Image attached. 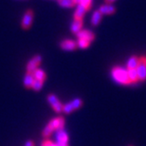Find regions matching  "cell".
Here are the masks:
<instances>
[{
    "mask_svg": "<svg viewBox=\"0 0 146 146\" xmlns=\"http://www.w3.org/2000/svg\"><path fill=\"white\" fill-rule=\"evenodd\" d=\"M64 126H65V119H64V117L60 116V117H57V118L52 119L51 121L46 125L45 128H44V130L42 132V136L45 139L48 138L53 131L63 129Z\"/></svg>",
    "mask_w": 146,
    "mask_h": 146,
    "instance_id": "6da1fadb",
    "label": "cell"
},
{
    "mask_svg": "<svg viewBox=\"0 0 146 146\" xmlns=\"http://www.w3.org/2000/svg\"><path fill=\"white\" fill-rule=\"evenodd\" d=\"M111 75L117 83L123 84V86L131 84V82L127 74V69L122 68L121 66H114L111 70Z\"/></svg>",
    "mask_w": 146,
    "mask_h": 146,
    "instance_id": "7a4b0ae2",
    "label": "cell"
},
{
    "mask_svg": "<svg viewBox=\"0 0 146 146\" xmlns=\"http://www.w3.org/2000/svg\"><path fill=\"white\" fill-rule=\"evenodd\" d=\"M137 72H138L139 81L144 82L146 81V57H139V61L137 66Z\"/></svg>",
    "mask_w": 146,
    "mask_h": 146,
    "instance_id": "3957f363",
    "label": "cell"
},
{
    "mask_svg": "<svg viewBox=\"0 0 146 146\" xmlns=\"http://www.w3.org/2000/svg\"><path fill=\"white\" fill-rule=\"evenodd\" d=\"M46 100H48V104H50L51 107L53 108V110L56 113H61L63 109V104L60 102V100L58 99V97L54 94H48V97H46Z\"/></svg>",
    "mask_w": 146,
    "mask_h": 146,
    "instance_id": "277c9868",
    "label": "cell"
},
{
    "mask_svg": "<svg viewBox=\"0 0 146 146\" xmlns=\"http://www.w3.org/2000/svg\"><path fill=\"white\" fill-rule=\"evenodd\" d=\"M33 21V11L31 10H28L25 13L24 16H23L22 22H21V27L24 30H29L31 27Z\"/></svg>",
    "mask_w": 146,
    "mask_h": 146,
    "instance_id": "5b68a950",
    "label": "cell"
},
{
    "mask_svg": "<svg viewBox=\"0 0 146 146\" xmlns=\"http://www.w3.org/2000/svg\"><path fill=\"white\" fill-rule=\"evenodd\" d=\"M41 62H42V57L40 55H35L34 57H33L29 61L27 65V72H33L36 68H38Z\"/></svg>",
    "mask_w": 146,
    "mask_h": 146,
    "instance_id": "8992f818",
    "label": "cell"
},
{
    "mask_svg": "<svg viewBox=\"0 0 146 146\" xmlns=\"http://www.w3.org/2000/svg\"><path fill=\"white\" fill-rule=\"evenodd\" d=\"M60 46H61V48L64 49V50L71 51V50H74V49L77 48V43L74 42L73 40H69V39L64 40L63 42H61Z\"/></svg>",
    "mask_w": 146,
    "mask_h": 146,
    "instance_id": "52a82bcc",
    "label": "cell"
},
{
    "mask_svg": "<svg viewBox=\"0 0 146 146\" xmlns=\"http://www.w3.org/2000/svg\"><path fill=\"white\" fill-rule=\"evenodd\" d=\"M77 37L81 38V39H86V40L90 41V42H92V41H94V39H95V34L88 30H81L77 33Z\"/></svg>",
    "mask_w": 146,
    "mask_h": 146,
    "instance_id": "ba28073f",
    "label": "cell"
},
{
    "mask_svg": "<svg viewBox=\"0 0 146 146\" xmlns=\"http://www.w3.org/2000/svg\"><path fill=\"white\" fill-rule=\"evenodd\" d=\"M99 11H101L102 14H106V15H110V14H113L116 11V8L114 7L112 4H106L101 6Z\"/></svg>",
    "mask_w": 146,
    "mask_h": 146,
    "instance_id": "9c48e42d",
    "label": "cell"
},
{
    "mask_svg": "<svg viewBox=\"0 0 146 146\" xmlns=\"http://www.w3.org/2000/svg\"><path fill=\"white\" fill-rule=\"evenodd\" d=\"M56 139H57L58 142H66V143H68V135L64 128L63 129H60V130L56 131Z\"/></svg>",
    "mask_w": 146,
    "mask_h": 146,
    "instance_id": "30bf717a",
    "label": "cell"
},
{
    "mask_svg": "<svg viewBox=\"0 0 146 146\" xmlns=\"http://www.w3.org/2000/svg\"><path fill=\"white\" fill-rule=\"evenodd\" d=\"M126 69L131 84H135L137 83H139V76H138V72H137V69L136 68H126Z\"/></svg>",
    "mask_w": 146,
    "mask_h": 146,
    "instance_id": "8fae6325",
    "label": "cell"
},
{
    "mask_svg": "<svg viewBox=\"0 0 146 146\" xmlns=\"http://www.w3.org/2000/svg\"><path fill=\"white\" fill-rule=\"evenodd\" d=\"M34 80L35 79L33 77V72H27L24 77V86L26 88H31Z\"/></svg>",
    "mask_w": 146,
    "mask_h": 146,
    "instance_id": "7c38bea8",
    "label": "cell"
},
{
    "mask_svg": "<svg viewBox=\"0 0 146 146\" xmlns=\"http://www.w3.org/2000/svg\"><path fill=\"white\" fill-rule=\"evenodd\" d=\"M82 28H83V19H74L70 27L72 33L77 34L82 30Z\"/></svg>",
    "mask_w": 146,
    "mask_h": 146,
    "instance_id": "4fadbf2b",
    "label": "cell"
},
{
    "mask_svg": "<svg viewBox=\"0 0 146 146\" xmlns=\"http://www.w3.org/2000/svg\"><path fill=\"white\" fill-rule=\"evenodd\" d=\"M33 77L35 80H39V81H42V82H45L46 79V72L41 68H36L35 70L33 72Z\"/></svg>",
    "mask_w": 146,
    "mask_h": 146,
    "instance_id": "5bb4252c",
    "label": "cell"
},
{
    "mask_svg": "<svg viewBox=\"0 0 146 146\" xmlns=\"http://www.w3.org/2000/svg\"><path fill=\"white\" fill-rule=\"evenodd\" d=\"M87 10L84 7L83 5L78 4V7L76 9L75 13H74V19H83V17L86 13V11Z\"/></svg>",
    "mask_w": 146,
    "mask_h": 146,
    "instance_id": "9a60e30c",
    "label": "cell"
},
{
    "mask_svg": "<svg viewBox=\"0 0 146 146\" xmlns=\"http://www.w3.org/2000/svg\"><path fill=\"white\" fill-rule=\"evenodd\" d=\"M102 18H103V14L101 13V11L99 10L95 11L91 18V24L93 26H98L100 24V22L102 21Z\"/></svg>",
    "mask_w": 146,
    "mask_h": 146,
    "instance_id": "2e32d148",
    "label": "cell"
},
{
    "mask_svg": "<svg viewBox=\"0 0 146 146\" xmlns=\"http://www.w3.org/2000/svg\"><path fill=\"white\" fill-rule=\"evenodd\" d=\"M139 61V57L138 56H131L127 62V68H137Z\"/></svg>",
    "mask_w": 146,
    "mask_h": 146,
    "instance_id": "e0dca14e",
    "label": "cell"
},
{
    "mask_svg": "<svg viewBox=\"0 0 146 146\" xmlns=\"http://www.w3.org/2000/svg\"><path fill=\"white\" fill-rule=\"evenodd\" d=\"M58 3L61 7L64 8H72L75 5L74 0H58Z\"/></svg>",
    "mask_w": 146,
    "mask_h": 146,
    "instance_id": "ac0fdd59",
    "label": "cell"
},
{
    "mask_svg": "<svg viewBox=\"0 0 146 146\" xmlns=\"http://www.w3.org/2000/svg\"><path fill=\"white\" fill-rule=\"evenodd\" d=\"M91 44V42L88 40H86V39H81V38H78V41H77V46L79 48H87L89 46V45Z\"/></svg>",
    "mask_w": 146,
    "mask_h": 146,
    "instance_id": "d6986e66",
    "label": "cell"
},
{
    "mask_svg": "<svg viewBox=\"0 0 146 146\" xmlns=\"http://www.w3.org/2000/svg\"><path fill=\"white\" fill-rule=\"evenodd\" d=\"M43 84H44V82L39 81V80H34L31 88H33L34 91H40L43 87Z\"/></svg>",
    "mask_w": 146,
    "mask_h": 146,
    "instance_id": "ffe728a7",
    "label": "cell"
},
{
    "mask_svg": "<svg viewBox=\"0 0 146 146\" xmlns=\"http://www.w3.org/2000/svg\"><path fill=\"white\" fill-rule=\"evenodd\" d=\"M79 4L83 5L84 7L86 8L87 11H88L90 9V7H91L92 0H80V3H79Z\"/></svg>",
    "mask_w": 146,
    "mask_h": 146,
    "instance_id": "44dd1931",
    "label": "cell"
},
{
    "mask_svg": "<svg viewBox=\"0 0 146 146\" xmlns=\"http://www.w3.org/2000/svg\"><path fill=\"white\" fill-rule=\"evenodd\" d=\"M42 146H56V144L53 143V142H52L51 141H49V139H46L45 141H43Z\"/></svg>",
    "mask_w": 146,
    "mask_h": 146,
    "instance_id": "7402d4cb",
    "label": "cell"
},
{
    "mask_svg": "<svg viewBox=\"0 0 146 146\" xmlns=\"http://www.w3.org/2000/svg\"><path fill=\"white\" fill-rule=\"evenodd\" d=\"M34 145H35V144H34V142H33V141H28L25 143L24 146H34Z\"/></svg>",
    "mask_w": 146,
    "mask_h": 146,
    "instance_id": "603a6c76",
    "label": "cell"
},
{
    "mask_svg": "<svg viewBox=\"0 0 146 146\" xmlns=\"http://www.w3.org/2000/svg\"><path fill=\"white\" fill-rule=\"evenodd\" d=\"M56 146H68V143H66V142H56Z\"/></svg>",
    "mask_w": 146,
    "mask_h": 146,
    "instance_id": "cb8c5ba5",
    "label": "cell"
},
{
    "mask_svg": "<svg viewBox=\"0 0 146 146\" xmlns=\"http://www.w3.org/2000/svg\"><path fill=\"white\" fill-rule=\"evenodd\" d=\"M104 1H106V4H112V3L114 1H116V0H104Z\"/></svg>",
    "mask_w": 146,
    "mask_h": 146,
    "instance_id": "d4e9b609",
    "label": "cell"
},
{
    "mask_svg": "<svg viewBox=\"0 0 146 146\" xmlns=\"http://www.w3.org/2000/svg\"><path fill=\"white\" fill-rule=\"evenodd\" d=\"M74 2H75V4H79V3H80V0H74Z\"/></svg>",
    "mask_w": 146,
    "mask_h": 146,
    "instance_id": "484cf974",
    "label": "cell"
},
{
    "mask_svg": "<svg viewBox=\"0 0 146 146\" xmlns=\"http://www.w3.org/2000/svg\"><path fill=\"white\" fill-rule=\"evenodd\" d=\"M129 146H133V145H129Z\"/></svg>",
    "mask_w": 146,
    "mask_h": 146,
    "instance_id": "4316f807",
    "label": "cell"
},
{
    "mask_svg": "<svg viewBox=\"0 0 146 146\" xmlns=\"http://www.w3.org/2000/svg\"><path fill=\"white\" fill-rule=\"evenodd\" d=\"M57 1H58V0H57Z\"/></svg>",
    "mask_w": 146,
    "mask_h": 146,
    "instance_id": "83f0119b",
    "label": "cell"
}]
</instances>
